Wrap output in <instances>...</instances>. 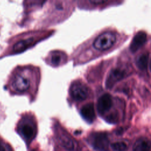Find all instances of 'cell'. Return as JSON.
I'll return each instance as SVG.
<instances>
[{
	"label": "cell",
	"instance_id": "obj_1",
	"mask_svg": "<svg viewBox=\"0 0 151 151\" xmlns=\"http://www.w3.org/2000/svg\"><path fill=\"white\" fill-rule=\"evenodd\" d=\"M38 67L34 65L18 66L12 72L7 87L13 94H27L31 100L37 95L40 78Z\"/></svg>",
	"mask_w": 151,
	"mask_h": 151
},
{
	"label": "cell",
	"instance_id": "obj_2",
	"mask_svg": "<svg viewBox=\"0 0 151 151\" xmlns=\"http://www.w3.org/2000/svg\"><path fill=\"white\" fill-rule=\"evenodd\" d=\"M54 31H33L21 34L13 38L2 56L17 54L34 47L53 34Z\"/></svg>",
	"mask_w": 151,
	"mask_h": 151
},
{
	"label": "cell",
	"instance_id": "obj_3",
	"mask_svg": "<svg viewBox=\"0 0 151 151\" xmlns=\"http://www.w3.org/2000/svg\"><path fill=\"white\" fill-rule=\"evenodd\" d=\"M90 94L87 86L81 80L73 81L69 88L70 99L74 103H79L86 100Z\"/></svg>",
	"mask_w": 151,
	"mask_h": 151
},
{
	"label": "cell",
	"instance_id": "obj_4",
	"mask_svg": "<svg viewBox=\"0 0 151 151\" xmlns=\"http://www.w3.org/2000/svg\"><path fill=\"white\" fill-rule=\"evenodd\" d=\"M116 40L114 34L111 32H104L100 34L94 40L93 46L98 51H105L114 45Z\"/></svg>",
	"mask_w": 151,
	"mask_h": 151
},
{
	"label": "cell",
	"instance_id": "obj_5",
	"mask_svg": "<svg viewBox=\"0 0 151 151\" xmlns=\"http://www.w3.org/2000/svg\"><path fill=\"white\" fill-rule=\"evenodd\" d=\"M19 130L22 136L27 139L32 138L35 134V129L33 116L30 114H25L21 119Z\"/></svg>",
	"mask_w": 151,
	"mask_h": 151
},
{
	"label": "cell",
	"instance_id": "obj_6",
	"mask_svg": "<svg viewBox=\"0 0 151 151\" xmlns=\"http://www.w3.org/2000/svg\"><path fill=\"white\" fill-rule=\"evenodd\" d=\"M90 141L94 149L99 151H108L109 140L107 135L103 132H96L91 134Z\"/></svg>",
	"mask_w": 151,
	"mask_h": 151
},
{
	"label": "cell",
	"instance_id": "obj_7",
	"mask_svg": "<svg viewBox=\"0 0 151 151\" xmlns=\"http://www.w3.org/2000/svg\"><path fill=\"white\" fill-rule=\"evenodd\" d=\"M56 139L59 145L68 151H73L75 148V143L71 137L60 127L57 128Z\"/></svg>",
	"mask_w": 151,
	"mask_h": 151
},
{
	"label": "cell",
	"instance_id": "obj_8",
	"mask_svg": "<svg viewBox=\"0 0 151 151\" xmlns=\"http://www.w3.org/2000/svg\"><path fill=\"white\" fill-rule=\"evenodd\" d=\"M45 60L50 65L56 67L61 66L67 62V55L62 51L54 50L49 52Z\"/></svg>",
	"mask_w": 151,
	"mask_h": 151
},
{
	"label": "cell",
	"instance_id": "obj_9",
	"mask_svg": "<svg viewBox=\"0 0 151 151\" xmlns=\"http://www.w3.org/2000/svg\"><path fill=\"white\" fill-rule=\"evenodd\" d=\"M125 72L120 68L111 70L108 74L106 81V86L107 88H111L116 83L124 78Z\"/></svg>",
	"mask_w": 151,
	"mask_h": 151
},
{
	"label": "cell",
	"instance_id": "obj_10",
	"mask_svg": "<svg viewBox=\"0 0 151 151\" xmlns=\"http://www.w3.org/2000/svg\"><path fill=\"white\" fill-rule=\"evenodd\" d=\"M112 103V98L109 94H104L101 96L97 103V109L99 113L101 114L106 113L111 108Z\"/></svg>",
	"mask_w": 151,
	"mask_h": 151
},
{
	"label": "cell",
	"instance_id": "obj_11",
	"mask_svg": "<svg viewBox=\"0 0 151 151\" xmlns=\"http://www.w3.org/2000/svg\"><path fill=\"white\" fill-rule=\"evenodd\" d=\"M80 113L82 117L88 123H92L96 119V113L93 103H88L84 104L80 110Z\"/></svg>",
	"mask_w": 151,
	"mask_h": 151
},
{
	"label": "cell",
	"instance_id": "obj_12",
	"mask_svg": "<svg viewBox=\"0 0 151 151\" xmlns=\"http://www.w3.org/2000/svg\"><path fill=\"white\" fill-rule=\"evenodd\" d=\"M147 40V35L143 31L137 32L133 37L130 45V50L131 52H135L140 47H142Z\"/></svg>",
	"mask_w": 151,
	"mask_h": 151
},
{
	"label": "cell",
	"instance_id": "obj_13",
	"mask_svg": "<svg viewBox=\"0 0 151 151\" xmlns=\"http://www.w3.org/2000/svg\"><path fill=\"white\" fill-rule=\"evenodd\" d=\"M151 142L146 137L138 139L133 145V151H150Z\"/></svg>",
	"mask_w": 151,
	"mask_h": 151
},
{
	"label": "cell",
	"instance_id": "obj_14",
	"mask_svg": "<svg viewBox=\"0 0 151 151\" xmlns=\"http://www.w3.org/2000/svg\"><path fill=\"white\" fill-rule=\"evenodd\" d=\"M149 61V55L147 53H144L140 55L136 60V65L137 67L142 70H145L147 67Z\"/></svg>",
	"mask_w": 151,
	"mask_h": 151
},
{
	"label": "cell",
	"instance_id": "obj_15",
	"mask_svg": "<svg viewBox=\"0 0 151 151\" xmlns=\"http://www.w3.org/2000/svg\"><path fill=\"white\" fill-rule=\"evenodd\" d=\"M111 147L116 151H124L127 149V146L124 142H117L112 143Z\"/></svg>",
	"mask_w": 151,
	"mask_h": 151
},
{
	"label": "cell",
	"instance_id": "obj_16",
	"mask_svg": "<svg viewBox=\"0 0 151 151\" xmlns=\"http://www.w3.org/2000/svg\"><path fill=\"white\" fill-rule=\"evenodd\" d=\"M106 119L109 123H115L117 122V121L119 120L118 114L116 112H112L106 116Z\"/></svg>",
	"mask_w": 151,
	"mask_h": 151
},
{
	"label": "cell",
	"instance_id": "obj_17",
	"mask_svg": "<svg viewBox=\"0 0 151 151\" xmlns=\"http://www.w3.org/2000/svg\"><path fill=\"white\" fill-rule=\"evenodd\" d=\"M0 151H5V149L4 146L1 144V142H0Z\"/></svg>",
	"mask_w": 151,
	"mask_h": 151
}]
</instances>
